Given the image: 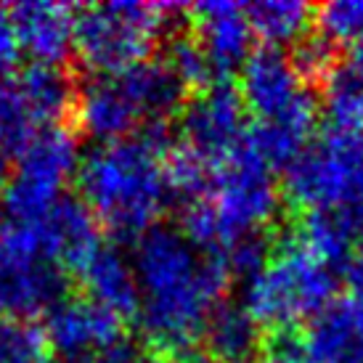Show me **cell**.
<instances>
[{
  "mask_svg": "<svg viewBox=\"0 0 363 363\" xmlns=\"http://www.w3.org/2000/svg\"><path fill=\"white\" fill-rule=\"evenodd\" d=\"M342 276H345L347 289H350V297L363 300V252L353 255V260L347 262V268H345Z\"/></svg>",
  "mask_w": 363,
  "mask_h": 363,
  "instance_id": "cell-33",
  "label": "cell"
},
{
  "mask_svg": "<svg viewBox=\"0 0 363 363\" xmlns=\"http://www.w3.org/2000/svg\"><path fill=\"white\" fill-rule=\"evenodd\" d=\"M297 74L308 85H323L326 77L340 67V48L332 40H326L318 30H311L305 38L292 45L289 51Z\"/></svg>",
  "mask_w": 363,
  "mask_h": 363,
  "instance_id": "cell-28",
  "label": "cell"
},
{
  "mask_svg": "<svg viewBox=\"0 0 363 363\" xmlns=\"http://www.w3.org/2000/svg\"><path fill=\"white\" fill-rule=\"evenodd\" d=\"M244 11L255 38L271 48L294 45L311 32V24H315V6L303 0H255L247 3Z\"/></svg>",
  "mask_w": 363,
  "mask_h": 363,
  "instance_id": "cell-22",
  "label": "cell"
},
{
  "mask_svg": "<svg viewBox=\"0 0 363 363\" xmlns=\"http://www.w3.org/2000/svg\"><path fill=\"white\" fill-rule=\"evenodd\" d=\"M345 64H347V67H350V69H353L355 74L363 80V43H358L355 48H350V53H347Z\"/></svg>",
  "mask_w": 363,
  "mask_h": 363,
  "instance_id": "cell-35",
  "label": "cell"
},
{
  "mask_svg": "<svg viewBox=\"0 0 363 363\" xmlns=\"http://www.w3.org/2000/svg\"><path fill=\"white\" fill-rule=\"evenodd\" d=\"M43 130L16 77H0V152L21 154V149Z\"/></svg>",
  "mask_w": 363,
  "mask_h": 363,
  "instance_id": "cell-24",
  "label": "cell"
},
{
  "mask_svg": "<svg viewBox=\"0 0 363 363\" xmlns=\"http://www.w3.org/2000/svg\"><path fill=\"white\" fill-rule=\"evenodd\" d=\"M138 323L154 353H189L202 340L210 313L225 300L231 273L223 255L202 252L178 225L157 223L133 242Z\"/></svg>",
  "mask_w": 363,
  "mask_h": 363,
  "instance_id": "cell-1",
  "label": "cell"
},
{
  "mask_svg": "<svg viewBox=\"0 0 363 363\" xmlns=\"http://www.w3.org/2000/svg\"><path fill=\"white\" fill-rule=\"evenodd\" d=\"M239 91L255 122L281 120L321 101L311 85L297 74L289 53L271 45L255 48V53L247 59Z\"/></svg>",
  "mask_w": 363,
  "mask_h": 363,
  "instance_id": "cell-9",
  "label": "cell"
},
{
  "mask_svg": "<svg viewBox=\"0 0 363 363\" xmlns=\"http://www.w3.org/2000/svg\"><path fill=\"white\" fill-rule=\"evenodd\" d=\"M170 122L143 125L130 138L99 143L77 167L80 199L101 228L117 239H138L170 207L164 160L175 149Z\"/></svg>",
  "mask_w": 363,
  "mask_h": 363,
  "instance_id": "cell-2",
  "label": "cell"
},
{
  "mask_svg": "<svg viewBox=\"0 0 363 363\" xmlns=\"http://www.w3.org/2000/svg\"><path fill=\"white\" fill-rule=\"evenodd\" d=\"M164 64L170 67L178 80L191 91H204L210 88L212 82H220L215 77V69H212L207 53L202 51V45L196 43V38L191 35V30H181L167 38V48H164Z\"/></svg>",
  "mask_w": 363,
  "mask_h": 363,
  "instance_id": "cell-25",
  "label": "cell"
},
{
  "mask_svg": "<svg viewBox=\"0 0 363 363\" xmlns=\"http://www.w3.org/2000/svg\"><path fill=\"white\" fill-rule=\"evenodd\" d=\"M77 138L69 128H43L19 154L16 170L0 194V212L6 225L43 220L64 196V186L80 167Z\"/></svg>",
  "mask_w": 363,
  "mask_h": 363,
  "instance_id": "cell-7",
  "label": "cell"
},
{
  "mask_svg": "<svg viewBox=\"0 0 363 363\" xmlns=\"http://www.w3.org/2000/svg\"><path fill=\"white\" fill-rule=\"evenodd\" d=\"M257 361L260 363H311L308 361L305 332H300L297 326L268 329V332L262 334Z\"/></svg>",
  "mask_w": 363,
  "mask_h": 363,
  "instance_id": "cell-30",
  "label": "cell"
},
{
  "mask_svg": "<svg viewBox=\"0 0 363 363\" xmlns=\"http://www.w3.org/2000/svg\"><path fill=\"white\" fill-rule=\"evenodd\" d=\"M315 30L337 48L363 43V0H334L315 6Z\"/></svg>",
  "mask_w": 363,
  "mask_h": 363,
  "instance_id": "cell-27",
  "label": "cell"
},
{
  "mask_svg": "<svg viewBox=\"0 0 363 363\" xmlns=\"http://www.w3.org/2000/svg\"><path fill=\"white\" fill-rule=\"evenodd\" d=\"M289 239L300 244L305 252H311L315 260L326 262L329 268L345 273L347 262L353 260V236L347 231L340 212L334 210H315L305 212L300 220L289 228Z\"/></svg>",
  "mask_w": 363,
  "mask_h": 363,
  "instance_id": "cell-21",
  "label": "cell"
},
{
  "mask_svg": "<svg viewBox=\"0 0 363 363\" xmlns=\"http://www.w3.org/2000/svg\"><path fill=\"white\" fill-rule=\"evenodd\" d=\"M167 363H215L207 353L202 350H189V353H181V355H172L167 358Z\"/></svg>",
  "mask_w": 363,
  "mask_h": 363,
  "instance_id": "cell-34",
  "label": "cell"
},
{
  "mask_svg": "<svg viewBox=\"0 0 363 363\" xmlns=\"http://www.w3.org/2000/svg\"><path fill=\"white\" fill-rule=\"evenodd\" d=\"M189 6L111 0L77 9L74 56L96 77H114L152 56L160 38L189 24Z\"/></svg>",
  "mask_w": 363,
  "mask_h": 363,
  "instance_id": "cell-3",
  "label": "cell"
},
{
  "mask_svg": "<svg viewBox=\"0 0 363 363\" xmlns=\"http://www.w3.org/2000/svg\"><path fill=\"white\" fill-rule=\"evenodd\" d=\"M340 276L326 262L315 260L284 233L276 239V255L257 276L244 281L242 305L260 326L281 329L315 318L337 303Z\"/></svg>",
  "mask_w": 363,
  "mask_h": 363,
  "instance_id": "cell-4",
  "label": "cell"
},
{
  "mask_svg": "<svg viewBox=\"0 0 363 363\" xmlns=\"http://www.w3.org/2000/svg\"><path fill=\"white\" fill-rule=\"evenodd\" d=\"M284 191L305 212H363V133L326 130L284 170Z\"/></svg>",
  "mask_w": 363,
  "mask_h": 363,
  "instance_id": "cell-5",
  "label": "cell"
},
{
  "mask_svg": "<svg viewBox=\"0 0 363 363\" xmlns=\"http://www.w3.org/2000/svg\"><path fill=\"white\" fill-rule=\"evenodd\" d=\"M207 199L220 223L223 250L244 233L265 231L276 220L281 191L271 164L260 157L250 135L212 164Z\"/></svg>",
  "mask_w": 363,
  "mask_h": 363,
  "instance_id": "cell-6",
  "label": "cell"
},
{
  "mask_svg": "<svg viewBox=\"0 0 363 363\" xmlns=\"http://www.w3.org/2000/svg\"><path fill=\"white\" fill-rule=\"evenodd\" d=\"M250 135L247 106L242 91L231 80L212 82L210 88L199 91L181 111V138L178 141L202 157L207 164L231 154Z\"/></svg>",
  "mask_w": 363,
  "mask_h": 363,
  "instance_id": "cell-8",
  "label": "cell"
},
{
  "mask_svg": "<svg viewBox=\"0 0 363 363\" xmlns=\"http://www.w3.org/2000/svg\"><path fill=\"white\" fill-rule=\"evenodd\" d=\"M189 30L207 53L215 77L228 80L255 53V32L239 3L204 0L189 9Z\"/></svg>",
  "mask_w": 363,
  "mask_h": 363,
  "instance_id": "cell-10",
  "label": "cell"
},
{
  "mask_svg": "<svg viewBox=\"0 0 363 363\" xmlns=\"http://www.w3.org/2000/svg\"><path fill=\"white\" fill-rule=\"evenodd\" d=\"M72 117L88 138L99 143H114L130 138L143 128L138 114L122 93L114 77H93L77 88Z\"/></svg>",
  "mask_w": 363,
  "mask_h": 363,
  "instance_id": "cell-15",
  "label": "cell"
},
{
  "mask_svg": "<svg viewBox=\"0 0 363 363\" xmlns=\"http://www.w3.org/2000/svg\"><path fill=\"white\" fill-rule=\"evenodd\" d=\"M45 255L61 271L80 273L93 255L104 247L101 225L80 196L64 194L40 220Z\"/></svg>",
  "mask_w": 363,
  "mask_h": 363,
  "instance_id": "cell-13",
  "label": "cell"
},
{
  "mask_svg": "<svg viewBox=\"0 0 363 363\" xmlns=\"http://www.w3.org/2000/svg\"><path fill=\"white\" fill-rule=\"evenodd\" d=\"M43 332L53 353L64 355V361H72L122 340V318L85 294H67L45 313Z\"/></svg>",
  "mask_w": 363,
  "mask_h": 363,
  "instance_id": "cell-11",
  "label": "cell"
},
{
  "mask_svg": "<svg viewBox=\"0 0 363 363\" xmlns=\"http://www.w3.org/2000/svg\"><path fill=\"white\" fill-rule=\"evenodd\" d=\"M69 279L59 265L0 250V311L16 321L45 315L67 297Z\"/></svg>",
  "mask_w": 363,
  "mask_h": 363,
  "instance_id": "cell-12",
  "label": "cell"
},
{
  "mask_svg": "<svg viewBox=\"0 0 363 363\" xmlns=\"http://www.w3.org/2000/svg\"><path fill=\"white\" fill-rule=\"evenodd\" d=\"M16 82L40 128H53L61 125L64 117H72L77 101V85L69 72H64V67L32 64L16 77Z\"/></svg>",
  "mask_w": 363,
  "mask_h": 363,
  "instance_id": "cell-20",
  "label": "cell"
},
{
  "mask_svg": "<svg viewBox=\"0 0 363 363\" xmlns=\"http://www.w3.org/2000/svg\"><path fill=\"white\" fill-rule=\"evenodd\" d=\"M64 363H157V361L149 355V350L143 345L122 337V340L106 345V347H99L93 353H85L80 358H72V361H64Z\"/></svg>",
  "mask_w": 363,
  "mask_h": 363,
  "instance_id": "cell-31",
  "label": "cell"
},
{
  "mask_svg": "<svg viewBox=\"0 0 363 363\" xmlns=\"http://www.w3.org/2000/svg\"><path fill=\"white\" fill-rule=\"evenodd\" d=\"M273 255H276V239L265 228V231L244 233L233 244H228L223 250V260H225V268L231 273V279L239 276L244 281H250L252 276H257L273 260Z\"/></svg>",
  "mask_w": 363,
  "mask_h": 363,
  "instance_id": "cell-29",
  "label": "cell"
},
{
  "mask_svg": "<svg viewBox=\"0 0 363 363\" xmlns=\"http://www.w3.org/2000/svg\"><path fill=\"white\" fill-rule=\"evenodd\" d=\"M9 154L0 152V194H3V189L9 186Z\"/></svg>",
  "mask_w": 363,
  "mask_h": 363,
  "instance_id": "cell-36",
  "label": "cell"
},
{
  "mask_svg": "<svg viewBox=\"0 0 363 363\" xmlns=\"http://www.w3.org/2000/svg\"><path fill=\"white\" fill-rule=\"evenodd\" d=\"M11 19L19 35L21 53H30L35 64L61 67L74 53V6L27 0L11 9Z\"/></svg>",
  "mask_w": 363,
  "mask_h": 363,
  "instance_id": "cell-14",
  "label": "cell"
},
{
  "mask_svg": "<svg viewBox=\"0 0 363 363\" xmlns=\"http://www.w3.org/2000/svg\"><path fill=\"white\" fill-rule=\"evenodd\" d=\"M21 59L19 35L11 19V9L0 6V77H11V72L16 69Z\"/></svg>",
  "mask_w": 363,
  "mask_h": 363,
  "instance_id": "cell-32",
  "label": "cell"
},
{
  "mask_svg": "<svg viewBox=\"0 0 363 363\" xmlns=\"http://www.w3.org/2000/svg\"><path fill=\"white\" fill-rule=\"evenodd\" d=\"M262 332L260 323L252 318L242 303L223 300L202 332V353H207L215 363H252L260 355Z\"/></svg>",
  "mask_w": 363,
  "mask_h": 363,
  "instance_id": "cell-19",
  "label": "cell"
},
{
  "mask_svg": "<svg viewBox=\"0 0 363 363\" xmlns=\"http://www.w3.org/2000/svg\"><path fill=\"white\" fill-rule=\"evenodd\" d=\"M117 85L128 96L141 125L170 122L175 114L181 117L189 104V88L178 80V74L164 64V59H146L122 74H114Z\"/></svg>",
  "mask_w": 363,
  "mask_h": 363,
  "instance_id": "cell-16",
  "label": "cell"
},
{
  "mask_svg": "<svg viewBox=\"0 0 363 363\" xmlns=\"http://www.w3.org/2000/svg\"><path fill=\"white\" fill-rule=\"evenodd\" d=\"M85 297L93 303L111 311L117 318H135L138 305H141V292H138V279L133 271V260L122 252L117 244H106L93 255L88 265L80 273Z\"/></svg>",
  "mask_w": 363,
  "mask_h": 363,
  "instance_id": "cell-18",
  "label": "cell"
},
{
  "mask_svg": "<svg viewBox=\"0 0 363 363\" xmlns=\"http://www.w3.org/2000/svg\"><path fill=\"white\" fill-rule=\"evenodd\" d=\"M311 363H363V300L342 297L305 332Z\"/></svg>",
  "mask_w": 363,
  "mask_h": 363,
  "instance_id": "cell-17",
  "label": "cell"
},
{
  "mask_svg": "<svg viewBox=\"0 0 363 363\" xmlns=\"http://www.w3.org/2000/svg\"><path fill=\"white\" fill-rule=\"evenodd\" d=\"M321 111L326 130L363 133V80L345 61L321 85Z\"/></svg>",
  "mask_w": 363,
  "mask_h": 363,
  "instance_id": "cell-23",
  "label": "cell"
},
{
  "mask_svg": "<svg viewBox=\"0 0 363 363\" xmlns=\"http://www.w3.org/2000/svg\"><path fill=\"white\" fill-rule=\"evenodd\" d=\"M0 363H53L43 326L32 321H0Z\"/></svg>",
  "mask_w": 363,
  "mask_h": 363,
  "instance_id": "cell-26",
  "label": "cell"
}]
</instances>
